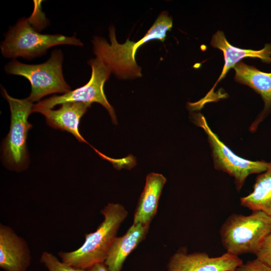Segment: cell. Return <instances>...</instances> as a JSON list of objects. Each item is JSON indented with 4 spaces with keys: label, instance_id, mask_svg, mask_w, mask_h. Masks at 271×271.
<instances>
[{
    "label": "cell",
    "instance_id": "obj_1",
    "mask_svg": "<svg viewBox=\"0 0 271 271\" xmlns=\"http://www.w3.org/2000/svg\"><path fill=\"white\" fill-rule=\"evenodd\" d=\"M173 26L172 18L166 12H162L144 37L137 42L128 39L123 44L116 40L115 30L109 29L110 43L104 38L95 37L93 40L96 57L103 61L117 77L127 79L142 76L141 69L136 61L137 51L147 42L157 39L164 41L167 33Z\"/></svg>",
    "mask_w": 271,
    "mask_h": 271
},
{
    "label": "cell",
    "instance_id": "obj_2",
    "mask_svg": "<svg viewBox=\"0 0 271 271\" xmlns=\"http://www.w3.org/2000/svg\"><path fill=\"white\" fill-rule=\"evenodd\" d=\"M103 220L94 232L85 235L83 244L71 251H59L61 260L75 267L86 270L104 262L117 232L128 212L118 203H109L100 211Z\"/></svg>",
    "mask_w": 271,
    "mask_h": 271
},
{
    "label": "cell",
    "instance_id": "obj_3",
    "mask_svg": "<svg viewBox=\"0 0 271 271\" xmlns=\"http://www.w3.org/2000/svg\"><path fill=\"white\" fill-rule=\"evenodd\" d=\"M219 234L226 252L255 254L271 234V217L261 211L247 215L233 213L221 226Z\"/></svg>",
    "mask_w": 271,
    "mask_h": 271
},
{
    "label": "cell",
    "instance_id": "obj_4",
    "mask_svg": "<svg viewBox=\"0 0 271 271\" xmlns=\"http://www.w3.org/2000/svg\"><path fill=\"white\" fill-rule=\"evenodd\" d=\"M60 45L82 46L83 44L74 36L41 34L32 27L29 19L23 18L10 28L1 49L5 58L30 60L43 55L49 48Z\"/></svg>",
    "mask_w": 271,
    "mask_h": 271
},
{
    "label": "cell",
    "instance_id": "obj_5",
    "mask_svg": "<svg viewBox=\"0 0 271 271\" xmlns=\"http://www.w3.org/2000/svg\"><path fill=\"white\" fill-rule=\"evenodd\" d=\"M63 60L62 51L56 49L44 63L27 64L13 60L5 66V70L7 74L22 76L29 81L31 92L28 98L33 102L49 94L71 91L63 76Z\"/></svg>",
    "mask_w": 271,
    "mask_h": 271
},
{
    "label": "cell",
    "instance_id": "obj_6",
    "mask_svg": "<svg viewBox=\"0 0 271 271\" xmlns=\"http://www.w3.org/2000/svg\"><path fill=\"white\" fill-rule=\"evenodd\" d=\"M2 94L8 101L11 111L10 131L3 141V158L10 169L21 171L27 168L29 158L27 149L28 131L32 125L28 120L32 113L33 102L27 97L18 99L11 96L2 87Z\"/></svg>",
    "mask_w": 271,
    "mask_h": 271
},
{
    "label": "cell",
    "instance_id": "obj_7",
    "mask_svg": "<svg viewBox=\"0 0 271 271\" xmlns=\"http://www.w3.org/2000/svg\"><path fill=\"white\" fill-rule=\"evenodd\" d=\"M193 118L196 124L207 134L215 169L233 177L238 191L241 190L250 175L260 174L266 171L268 162L263 160H247L234 154L211 130L202 114H194Z\"/></svg>",
    "mask_w": 271,
    "mask_h": 271
},
{
    "label": "cell",
    "instance_id": "obj_8",
    "mask_svg": "<svg viewBox=\"0 0 271 271\" xmlns=\"http://www.w3.org/2000/svg\"><path fill=\"white\" fill-rule=\"evenodd\" d=\"M92 73L89 81L84 85L62 95H54L34 104L32 112L41 108L52 109L58 104L68 102H79L91 104L97 102L101 104L108 112L112 122L116 124L114 110L109 104L103 90L104 84L108 79L111 71L101 59L96 57L88 62Z\"/></svg>",
    "mask_w": 271,
    "mask_h": 271
},
{
    "label": "cell",
    "instance_id": "obj_9",
    "mask_svg": "<svg viewBox=\"0 0 271 271\" xmlns=\"http://www.w3.org/2000/svg\"><path fill=\"white\" fill-rule=\"evenodd\" d=\"M242 263L238 256L228 252L211 257L205 252L189 253L181 247L170 258L167 271H234Z\"/></svg>",
    "mask_w": 271,
    "mask_h": 271
},
{
    "label": "cell",
    "instance_id": "obj_10",
    "mask_svg": "<svg viewBox=\"0 0 271 271\" xmlns=\"http://www.w3.org/2000/svg\"><path fill=\"white\" fill-rule=\"evenodd\" d=\"M210 44L222 51L224 65L219 77L205 97L196 102L191 103V106L194 110H200L206 103L213 101L215 86L225 77L229 69L233 68L241 59L250 57L258 58L264 63H271V44L269 43L265 44L264 47L259 50L238 48L230 44L222 31H218L212 36Z\"/></svg>",
    "mask_w": 271,
    "mask_h": 271
},
{
    "label": "cell",
    "instance_id": "obj_11",
    "mask_svg": "<svg viewBox=\"0 0 271 271\" xmlns=\"http://www.w3.org/2000/svg\"><path fill=\"white\" fill-rule=\"evenodd\" d=\"M31 253L27 241L10 226L0 224V267L5 271H27Z\"/></svg>",
    "mask_w": 271,
    "mask_h": 271
},
{
    "label": "cell",
    "instance_id": "obj_12",
    "mask_svg": "<svg viewBox=\"0 0 271 271\" xmlns=\"http://www.w3.org/2000/svg\"><path fill=\"white\" fill-rule=\"evenodd\" d=\"M233 68L235 72V80L252 88L260 95L263 101L262 111L249 127L250 131L253 132L271 111V72L261 71L254 66L242 61L235 65Z\"/></svg>",
    "mask_w": 271,
    "mask_h": 271
},
{
    "label": "cell",
    "instance_id": "obj_13",
    "mask_svg": "<svg viewBox=\"0 0 271 271\" xmlns=\"http://www.w3.org/2000/svg\"><path fill=\"white\" fill-rule=\"evenodd\" d=\"M90 106L83 102H68L62 103L56 110L41 108L33 112L43 114L49 126L71 133L79 142L89 144L80 134L79 125L81 117Z\"/></svg>",
    "mask_w": 271,
    "mask_h": 271
},
{
    "label": "cell",
    "instance_id": "obj_14",
    "mask_svg": "<svg viewBox=\"0 0 271 271\" xmlns=\"http://www.w3.org/2000/svg\"><path fill=\"white\" fill-rule=\"evenodd\" d=\"M150 225L132 223L122 236L116 237L104 261L110 271H120L130 253L145 239Z\"/></svg>",
    "mask_w": 271,
    "mask_h": 271
},
{
    "label": "cell",
    "instance_id": "obj_15",
    "mask_svg": "<svg viewBox=\"0 0 271 271\" xmlns=\"http://www.w3.org/2000/svg\"><path fill=\"white\" fill-rule=\"evenodd\" d=\"M166 178L162 174L151 173L146 177L144 190L139 199L133 223L150 225L156 215L160 196Z\"/></svg>",
    "mask_w": 271,
    "mask_h": 271
},
{
    "label": "cell",
    "instance_id": "obj_16",
    "mask_svg": "<svg viewBox=\"0 0 271 271\" xmlns=\"http://www.w3.org/2000/svg\"><path fill=\"white\" fill-rule=\"evenodd\" d=\"M240 205L251 211H261L271 217V162L265 171L258 175L253 191L240 198Z\"/></svg>",
    "mask_w": 271,
    "mask_h": 271
},
{
    "label": "cell",
    "instance_id": "obj_17",
    "mask_svg": "<svg viewBox=\"0 0 271 271\" xmlns=\"http://www.w3.org/2000/svg\"><path fill=\"white\" fill-rule=\"evenodd\" d=\"M40 260L48 271H85L60 261L56 256L48 251L42 253Z\"/></svg>",
    "mask_w": 271,
    "mask_h": 271
},
{
    "label": "cell",
    "instance_id": "obj_18",
    "mask_svg": "<svg viewBox=\"0 0 271 271\" xmlns=\"http://www.w3.org/2000/svg\"><path fill=\"white\" fill-rule=\"evenodd\" d=\"M234 271H271V267L256 258L242 263Z\"/></svg>",
    "mask_w": 271,
    "mask_h": 271
},
{
    "label": "cell",
    "instance_id": "obj_19",
    "mask_svg": "<svg viewBox=\"0 0 271 271\" xmlns=\"http://www.w3.org/2000/svg\"><path fill=\"white\" fill-rule=\"evenodd\" d=\"M255 255L256 258L271 267V234L265 238L259 250Z\"/></svg>",
    "mask_w": 271,
    "mask_h": 271
},
{
    "label": "cell",
    "instance_id": "obj_20",
    "mask_svg": "<svg viewBox=\"0 0 271 271\" xmlns=\"http://www.w3.org/2000/svg\"><path fill=\"white\" fill-rule=\"evenodd\" d=\"M85 271H110L104 262L96 263L87 268Z\"/></svg>",
    "mask_w": 271,
    "mask_h": 271
}]
</instances>
